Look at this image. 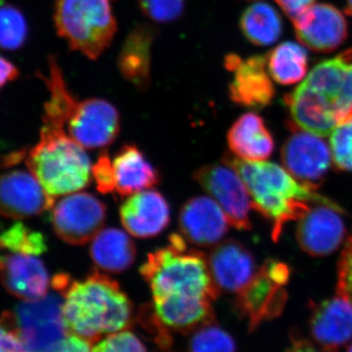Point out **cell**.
Listing matches in <instances>:
<instances>
[{"label": "cell", "instance_id": "1", "mask_svg": "<svg viewBox=\"0 0 352 352\" xmlns=\"http://www.w3.org/2000/svg\"><path fill=\"white\" fill-rule=\"evenodd\" d=\"M52 286L64 296L62 315L68 335L94 342L131 326L132 303L107 275L94 272L82 281H72L68 275L59 274Z\"/></svg>", "mask_w": 352, "mask_h": 352}, {"label": "cell", "instance_id": "2", "mask_svg": "<svg viewBox=\"0 0 352 352\" xmlns=\"http://www.w3.org/2000/svg\"><path fill=\"white\" fill-rule=\"evenodd\" d=\"M223 162L239 173L251 197L252 207L272 223L271 236L275 242L288 222L300 219L314 204L330 201L279 164L230 156L224 157Z\"/></svg>", "mask_w": 352, "mask_h": 352}, {"label": "cell", "instance_id": "3", "mask_svg": "<svg viewBox=\"0 0 352 352\" xmlns=\"http://www.w3.org/2000/svg\"><path fill=\"white\" fill-rule=\"evenodd\" d=\"M140 273L153 302H212L219 294L205 254L189 249L180 234H171L168 245L148 254Z\"/></svg>", "mask_w": 352, "mask_h": 352}, {"label": "cell", "instance_id": "4", "mask_svg": "<svg viewBox=\"0 0 352 352\" xmlns=\"http://www.w3.org/2000/svg\"><path fill=\"white\" fill-rule=\"evenodd\" d=\"M25 163L53 198L76 193L90 183L92 166L85 148L60 127L43 124Z\"/></svg>", "mask_w": 352, "mask_h": 352}, {"label": "cell", "instance_id": "5", "mask_svg": "<svg viewBox=\"0 0 352 352\" xmlns=\"http://www.w3.org/2000/svg\"><path fill=\"white\" fill-rule=\"evenodd\" d=\"M54 24L69 47L90 60L110 47L118 30L113 0H55Z\"/></svg>", "mask_w": 352, "mask_h": 352}, {"label": "cell", "instance_id": "6", "mask_svg": "<svg viewBox=\"0 0 352 352\" xmlns=\"http://www.w3.org/2000/svg\"><path fill=\"white\" fill-rule=\"evenodd\" d=\"M289 280V266L268 259L249 284L236 294V314L247 321L251 332L263 322L273 320L282 314L288 300L285 287Z\"/></svg>", "mask_w": 352, "mask_h": 352}, {"label": "cell", "instance_id": "7", "mask_svg": "<svg viewBox=\"0 0 352 352\" xmlns=\"http://www.w3.org/2000/svg\"><path fill=\"white\" fill-rule=\"evenodd\" d=\"M107 208L90 193L76 192L53 208L51 222L58 237L71 245H82L94 239L106 222Z\"/></svg>", "mask_w": 352, "mask_h": 352}, {"label": "cell", "instance_id": "8", "mask_svg": "<svg viewBox=\"0 0 352 352\" xmlns=\"http://www.w3.org/2000/svg\"><path fill=\"white\" fill-rule=\"evenodd\" d=\"M194 179L222 208L229 224L238 230H250L251 197L244 182L228 164H207L194 173Z\"/></svg>", "mask_w": 352, "mask_h": 352}, {"label": "cell", "instance_id": "9", "mask_svg": "<svg viewBox=\"0 0 352 352\" xmlns=\"http://www.w3.org/2000/svg\"><path fill=\"white\" fill-rule=\"evenodd\" d=\"M63 300L57 295L23 302L14 312L21 339L30 352H45L66 337Z\"/></svg>", "mask_w": 352, "mask_h": 352}, {"label": "cell", "instance_id": "10", "mask_svg": "<svg viewBox=\"0 0 352 352\" xmlns=\"http://www.w3.org/2000/svg\"><path fill=\"white\" fill-rule=\"evenodd\" d=\"M68 134L85 149H104L119 135V111L100 98L75 99L66 122Z\"/></svg>", "mask_w": 352, "mask_h": 352}, {"label": "cell", "instance_id": "11", "mask_svg": "<svg viewBox=\"0 0 352 352\" xmlns=\"http://www.w3.org/2000/svg\"><path fill=\"white\" fill-rule=\"evenodd\" d=\"M337 204L328 201L315 203L298 219L296 240L302 251L310 256H325L342 244L346 224Z\"/></svg>", "mask_w": 352, "mask_h": 352}, {"label": "cell", "instance_id": "12", "mask_svg": "<svg viewBox=\"0 0 352 352\" xmlns=\"http://www.w3.org/2000/svg\"><path fill=\"white\" fill-rule=\"evenodd\" d=\"M281 160L285 168L296 179L317 188L328 173L332 155L321 136L294 126L293 134L282 148Z\"/></svg>", "mask_w": 352, "mask_h": 352}, {"label": "cell", "instance_id": "13", "mask_svg": "<svg viewBox=\"0 0 352 352\" xmlns=\"http://www.w3.org/2000/svg\"><path fill=\"white\" fill-rule=\"evenodd\" d=\"M55 198L31 171L13 170L0 175V214L12 219L36 217L54 206Z\"/></svg>", "mask_w": 352, "mask_h": 352}, {"label": "cell", "instance_id": "14", "mask_svg": "<svg viewBox=\"0 0 352 352\" xmlns=\"http://www.w3.org/2000/svg\"><path fill=\"white\" fill-rule=\"evenodd\" d=\"M226 69L234 74L229 85V97L238 105L247 108H263L270 104L275 89L266 71L267 58L256 55L243 60L238 55H227Z\"/></svg>", "mask_w": 352, "mask_h": 352}, {"label": "cell", "instance_id": "15", "mask_svg": "<svg viewBox=\"0 0 352 352\" xmlns=\"http://www.w3.org/2000/svg\"><path fill=\"white\" fill-rule=\"evenodd\" d=\"M294 25L298 41L319 52L335 50L347 36L346 18L331 4L310 6L294 20Z\"/></svg>", "mask_w": 352, "mask_h": 352}, {"label": "cell", "instance_id": "16", "mask_svg": "<svg viewBox=\"0 0 352 352\" xmlns=\"http://www.w3.org/2000/svg\"><path fill=\"white\" fill-rule=\"evenodd\" d=\"M180 235L198 247H210L222 240L228 231L229 221L222 208L212 198L194 197L180 210Z\"/></svg>", "mask_w": 352, "mask_h": 352}, {"label": "cell", "instance_id": "17", "mask_svg": "<svg viewBox=\"0 0 352 352\" xmlns=\"http://www.w3.org/2000/svg\"><path fill=\"white\" fill-rule=\"evenodd\" d=\"M0 280L8 293L23 302L41 300L47 296L52 283L38 256L13 252L0 256Z\"/></svg>", "mask_w": 352, "mask_h": 352}, {"label": "cell", "instance_id": "18", "mask_svg": "<svg viewBox=\"0 0 352 352\" xmlns=\"http://www.w3.org/2000/svg\"><path fill=\"white\" fill-rule=\"evenodd\" d=\"M308 325L317 346L337 352L352 340V303L339 295L315 303Z\"/></svg>", "mask_w": 352, "mask_h": 352}, {"label": "cell", "instance_id": "19", "mask_svg": "<svg viewBox=\"0 0 352 352\" xmlns=\"http://www.w3.org/2000/svg\"><path fill=\"white\" fill-rule=\"evenodd\" d=\"M124 229L136 238H152L163 232L170 220L168 201L156 190L129 196L120 208Z\"/></svg>", "mask_w": 352, "mask_h": 352}, {"label": "cell", "instance_id": "20", "mask_svg": "<svg viewBox=\"0 0 352 352\" xmlns=\"http://www.w3.org/2000/svg\"><path fill=\"white\" fill-rule=\"evenodd\" d=\"M285 104L295 126L321 138L331 134L340 122L332 102L305 82L285 96Z\"/></svg>", "mask_w": 352, "mask_h": 352}, {"label": "cell", "instance_id": "21", "mask_svg": "<svg viewBox=\"0 0 352 352\" xmlns=\"http://www.w3.org/2000/svg\"><path fill=\"white\" fill-rule=\"evenodd\" d=\"M207 259L210 274L219 291L239 293L256 274L251 252L235 240L224 241L215 245Z\"/></svg>", "mask_w": 352, "mask_h": 352}, {"label": "cell", "instance_id": "22", "mask_svg": "<svg viewBox=\"0 0 352 352\" xmlns=\"http://www.w3.org/2000/svg\"><path fill=\"white\" fill-rule=\"evenodd\" d=\"M305 82L327 97L344 120L352 112V50L315 66Z\"/></svg>", "mask_w": 352, "mask_h": 352}, {"label": "cell", "instance_id": "23", "mask_svg": "<svg viewBox=\"0 0 352 352\" xmlns=\"http://www.w3.org/2000/svg\"><path fill=\"white\" fill-rule=\"evenodd\" d=\"M156 34L152 25H136L127 34L118 55L120 75L139 90H146L151 85L152 45Z\"/></svg>", "mask_w": 352, "mask_h": 352}, {"label": "cell", "instance_id": "24", "mask_svg": "<svg viewBox=\"0 0 352 352\" xmlns=\"http://www.w3.org/2000/svg\"><path fill=\"white\" fill-rule=\"evenodd\" d=\"M116 193L129 197L159 184L157 168L134 144L122 146L113 160Z\"/></svg>", "mask_w": 352, "mask_h": 352}, {"label": "cell", "instance_id": "25", "mask_svg": "<svg viewBox=\"0 0 352 352\" xmlns=\"http://www.w3.org/2000/svg\"><path fill=\"white\" fill-rule=\"evenodd\" d=\"M227 142L233 154L245 161H266L274 151V139L263 118L254 113H244L234 122Z\"/></svg>", "mask_w": 352, "mask_h": 352}, {"label": "cell", "instance_id": "26", "mask_svg": "<svg viewBox=\"0 0 352 352\" xmlns=\"http://www.w3.org/2000/svg\"><path fill=\"white\" fill-rule=\"evenodd\" d=\"M133 241L117 228L102 229L90 245V258L97 267L108 273H122L129 270L136 258Z\"/></svg>", "mask_w": 352, "mask_h": 352}, {"label": "cell", "instance_id": "27", "mask_svg": "<svg viewBox=\"0 0 352 352\" xmlns=\"http://www.w3.org/2000/svg\"><path fill=\"white\" fill-rule=\"evenodd\" d=\"M240 28L250 43L267 46L276 43L281 36L282 20L270 4L256 2L243 12Z\"/></svg>", "mask_w": 352, "mask_h": 352}, {"label": "cell", "instance_id": "28", "mask_svg": "<svg viewBox=\"0 0 352 352\" xmlns=\"http://www.w3.org/2000/svg\"><path fill=\"white\" fill-rule=\"evenodd\" d=\"M267 62L271 76L280 85H295L307 75V53L298 43L280 44L271 51Z\"/></svg>", "mask_w": 352, "mask_h": 352}, {"label": "cell", "instance_id": "29", "mask_svg": "<svg viewBox=\"0 0 352 352\" xmlns=\"http://www.w3.org/2000/svg\"><path fill=\"white\" fill-rule=\"evenodd\" d=\"M0 249L13 254L39 256L47 251V245L43 234L32 230L22 222H16L0 233Z\"/></svg>", "mask_w": 352, "mask_h": 352}, {"label": "cell", "instance_id": "30", "mask_svg": "<svg viewBox=\"0 0 352 352\" xmlns=\"http://www.w3.org/2000/svg\"><path fill=\"white\" fill-rule=\"evenodd\" d=\"M28 32L24 14L11 4H0V47L19 50L27 41Z\"/></svg>", "mask_w": 352, "mask_h": 352}, {"label": "cell", "instance_id": "31", "mask_svg": "<svg viewBox=\"0 0 352 352\" xmlns=\"http://www.w3.org/2000/svg\"><path fill=\"white\" fill-rule=\"evenodd\" d=\"M191 352H236L233 338L215 322L199 328L190 342Z\"/></svg>", "mask_w": 352, "mask_h": 352}, {"label": "cell", "instance_id": "32", "mask_svg": "<svg viewBox=\"0 0 352 352\" xmlns=\"http://www.w3.org/2000/svg\"><path fill=\"white\" fill-rule=\"evenodd\" d=\"M330 150L339 170L352 171V112L331 132Z\"/></svg>", "mask_w": 352, "mask_h": 352}, {"label": "cell", "instance_id": "33", "mask_svg": "<svg viewBox=\"0 0 352 352\" xmlns=\"http://www.w3.org/2000/svg\"><path fill=\"white\" fill-rule=\"evenodd\" d=\"M139 8L146 17L159 24H170L179 19L185 10L186 0H138Z\"/></svg>", "mask_w": 352, "mask_h": 352}, {"label": "cell", "instance_id": "34", "mask_svg": "<svg viewBox=\"0 0 352 352\" xmlns=\"http://www.w3.org/2000/svg\"><path fill=\"white\" fill-rule=\"evenodd\" d=\"M91 352H148L141 340L129 331L110 333L99 340Z\"/></svg>", "mask_w": 352, "mask_h": 352}, {"label": "cell", "instance_id": "35", "mask_svg": "<svg viewBox=\"0 0 352 352\" xmlns=\"http://www.w3.org/2000/svg\"><path fill=\"white\" fill-rule=\"evenodd\" d=\"M0 352H30L21 339L12 312L0 315Z\"/></svg>", "mask_w": 352, "mask_h": 352}, {"label": "cell", "instance_id": "36", "mask_svg": "<svg viewBox=\"0 0 352 352\" xmlns=\"http://www.w3.org/2000/svg\"><path fill=\"white\" fill-rule=\"evenodd\" d=\"M338 295L352 303V234L346 240L338 266Z\"/></svg>", "mask_w": 352, "mask_h": 352}, {"label": "cell", "instance_id": "37", "mask_svg": "<svg viewBox=\"0 0 352 352\" xmlns=\"http://www.w3.org/2000/svg\"><path fill=\"white\" fill-rule=\"evenodd\" d=\"M96 188L102 194H113L116 192L115 175H113V161L106 153H102L96 163L92 166Z\"/></svg>", "mask_w": 352, "mask_h": 352}, {"label": "cell", "instance_id": "38", "mask_svg": "<svg viewBox=\"0 0 352 352\" xmlns=\"http://www.w3.org/2000/svg\"><path fill=\"white\" fill-rule=\"evenodd\" d=\"M90 344L91 342L82 338L67 335L45 352H91Z\"/></svg>", "mask_w": 352, "mask_h": 352}, {"label": "cell", "instance_id": "39", "mask_svg": "<svg viewBox=\"0 0 352 352\" xmlns=\"http://www.w3.org/2000/svg\"><path fill=\"white\" fill-rule=\"evenodd\" d=\"M278 6L292 20H295L300 14L314 6L315 0H275Z\"/></svg>", "mask_w": 352, "mask_h": 352}, {"label": "cell", "instance_id": "40", "mask_svg": "<svg viewBox=\"0 0 352 352\" xmlns=\"http://www.w3.org/2000/svg\"><path fill=\"white\" fill-rule=\"evenodd\" d=\"M289 342L291 344L287 349L286 352H328L315 344L311 340L302 337L298 332L291 333Z\"/></svg>", "mask_w": 352, "mask_h": 352}, {"label": "cell", "instance_id": "41", "mask_svg": "<svg viewBox=\"0 0 352 352\" xmlns=\"http://www.w3.org/2000/svg\"><path fill=\"white\" fill-rule=\"evenodd\" d=\"M19 76V69L10 61L0 56V90L7 83L16 80Z\"/></svg>", "mask_w": 352, "mask_h": 352}, {"label": "cell", "instance_id": "42", "mask_svg": "<svg viewBox=\"0 0 352 352\" xmlns=\"http://www.w3.org/2000/svg\"><path fill=\"white\" fill-rule=\"evenodd\" d=\"M346 13L347 15L352 16V0H346Z\"/></svg>", "mask_w": 352, "mask_h": 352}, {"label": "cell", "instance_id": "43", "mask_svg": "<svg viewBox=\"0 0 352 352\" xmlns=\"http://www.w3.org/2000/svg\"><path fill=\"white\" fill-rule=\"evenodd\" d=\"M346 352H352V344H351V346L349 347Z\"/></svg>", "mask_w": 352, "mask_h": 352}]
</instances>
